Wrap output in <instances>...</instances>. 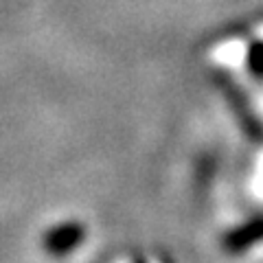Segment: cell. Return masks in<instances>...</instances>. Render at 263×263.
<instances>
[{
	"label": "cell",
	"mask_w": 263,
	"mask_h": 263,
	"mask_svg": "<svg viewBox=\"0 0 263 263\" xmlns=\"http://www.w3.org/2000/svg\"><path fill=\"white\" fill-rule=\"evenodd\" d=\"M84 239H86V226L81 221L70 219L48 228L42 239V246L53 257H64V254H70L72 250H77V246Z\"/></svg>",
	"instance_id": "1"
}]
</instances>
